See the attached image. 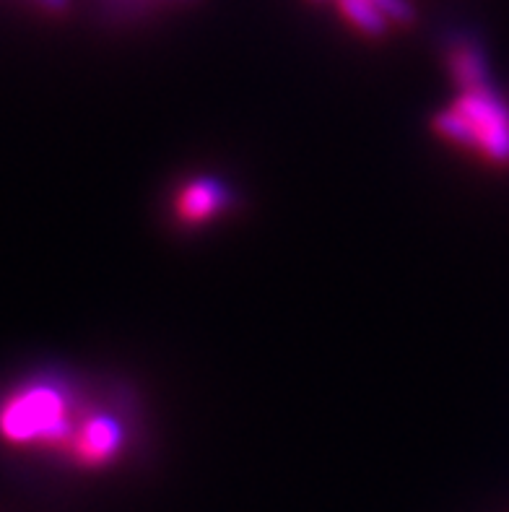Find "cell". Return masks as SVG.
Returning a JSON list of instances; mask_svg holds the SVG:
<instances>
[{"label":"cell","mask_w":509,"mask_h":512,"mask_svg":"<svg viewBox=\"0 0 509 512\" xmlns=\"http://www.w3.org/2000/svg\"><path fill=\"white\" fill-rule=\"evenodd\" d=\"M65 414L68 401L58 385H29L3 406L0 432L11 442H65L73 429Z\"/></svg>","instance_id":"obj_2"},{"label":"cell","mask_w":509,"mask_h":512,"mask_svg":"<svg viewBox=\"0 0 509 512\" xmlns=\"http://www.w3.org/2000/svg\"><path fill=\"white\" fill-rule=\"evenodd\" d=\"M104 6L110 8V11H138V8H146L151 3H164V0H102ZM167 3H195V0H167Z\"/></svg>","instance_id":"obj_6"},{"label":"cell","mask_w":509,"mask_h":512,"mask_svg":"<svg viewBox=\"0 0 509 512\" xmlns=\"http://www.w3.org/2000/svg\"><path fill=\"white\" fill-rule=\"evenodd\" d=\"M377 8L382 11L387 21H398V24H413L416 21V8L408 0H374Z\"/></svg>","instance_id":"obj_5"},{"label":"cell","mask_w":509,"mask_h":512,"mask_svg":"<svg viewBox=\"0 0 509 512\" xmlns=\"http://www.w3.org/2000/svg\"><path fill=\"white\" fill-rule=\"evenodd\" d=\"M437 130L489 162L509 164V107L491 84L465 89L455 107L437 117Z\"/></svg>","instance_id":"obj_1"},{"label":"cell","mask_w":509,"mask_h":512,"mask_svg":"<svg viewBox=\"0 0 509 512\" xmlns=\"http://www.w3.org/2000/svg\"><path fill=\"white\" fill-rule=\"evenodd\" d=\"M224 190L213 182H193L190 188L182 190L180 201H177V216L182 221H203L208 216L219 214L224 206Z\"/></svg>","instance_id":"obj_3"},{"label":"cell","mask_w":509,"mask_h":512,"mask_svg":"<svg viewBox=\"0 0 509 512\" xmlns=\"http://www.w3.org/2000/svg\"><path fill=\"white\" fill-rule=\"evenodd\" d=\"M338 3H341L343 16L364 34L382 37L387 32V19L374 0H338Z\"/></svg>","instance_id":"obj_4"}]
</instances>
